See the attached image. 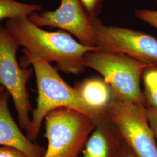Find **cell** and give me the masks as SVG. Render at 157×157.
Masks as SVG:
<instances>
[{
	"mask_svg": "<svg viewBox=\"0 0 157 157\" xmlns=\"http://www.w3.org/2000/svg\"><path fill=\"white\" fill-rule=\"evenodd\" d=\"M6 27L24 54L51 63L67 74L79 75L85 70L84 58L97 47L83 45L65 31L48 32L31 22L28 17L8 19Z\"/></svg>",
	"mask_w": 157,
	"mask_h": 157,
	"instance_id": "cell-1",
	"label": "cell"
},
{
	"mask_svg": "<svg viewBox=\"0 0 157 157\" xmlns=\"http://www.w3.org/2000/svg\"><path fill=\"white\" fill-rule=\"evenodd\" d=\"M29 65L33 67L38 91L37 106L32 111L30 124L26 130V136L29 140L33 142L36 140L46 115L56 109H72L94 120L104 112H97L89 107L74 87L63 80L57 69L50 63L24 54L20 65L26 68Z\"/></svg>",
	"mask_w": 157,
	"mask_h": 157,
	"instance_id": "cell-2",
	"label": "cell"
},
{
	"mask_svg": "<svg viewBox=\"0 0 157 157\" xmlns=\"http://www.w3.org/2000/svg\"><path fill=\"white\" fill-rule=\"evenodd\" d=\"M85 67L100 73L114 95L123 101L145 104L140 87L146 67H150L119 53L93 51L84 56Z\"/></svg>",
	"mask_w": 157,
	"mask_h": 157,
	"instance_id": "cell-3",
	"label": "cell"
},
{
	"mask_svg": "<svg viewBox=\"0 0 157 157\" xmlns=\"http://www.w3.org/2000/svg\"><path fill=\"white\" fill-rule=\"evenodd\" d=\"M44 122L48 146L44 157H80L95 128L94 119L67 108L49 112Z\"/></svg>",
	"mask_w": 157,
	"mask_h": 157,
	"instance_id": "cell-4",
	"label": "cell"
},
{
	"mask_svg": "<svg viewBox=\"0 0 157 157\" xmlns=\"http://www.w3.org/2000/svg\"><path fill=\"white\" fill-rule=\"evenodd\" d=\"M89 17L98 51L124 54L150 67L157 66L155 37L130 29L106 26L98 16Z\"/></svg>",
	"mask_w": 157,
	"mask_h": 157,
	"instance_id": "cell-5",
	"label": "cell"
},
{
	"mask_svg": "<svg viewBox=\"0 0 157 157\" xmlns=\"http://www.w3.org/2000/svg\"><path fill=\"white\" fill-rule=\"evenodd\" d=\"M19 47L6 26L0 25V85L11 95L19 127L26 130L31 122L29 115L32 111L26 83L33 71L18 63L17 52Z\"/></svg>",
	"mask_w": 157,
	"mask_h": 157,
	"instance_id": "cell-6",
	"label": "cell"
},
{
	"mask_svg": "<svg viewBox=\"0 0 157 157\" xmlns=\"http://www.w3.org/2000/svg\"><path fill=\"white\" fill-rule=\"evenodd\" d=\"M106 111L126 144L138 157H157V141L147 119L145 104L115 96Z\"/></svg>",
	"mask_w": 157,
	"mask_h": 157,
	"instance_id": "cell-7",
	"label": "cell"
},
{
	"mask_svg": "<svg viewBox=\"0 0 157 157\" xmlns=\"http://www.w3.org/2000/svg\"><path fill=\"white\" fill-rule=\"evenodd\" d=\"M28 18L40 28L61 29L76 37L83 45L96 47L90 17L80 0H61V5L56 10L34 12Z\"/></svg>",
	"mask_w": 157,
	"mask_h": 157,
	"instance_id": "cell-8",
	"label": "cell"
},
{
	"mask_svg": "<svg viewBox=\"0 0 157 157\" xmlns=\"http://www.w3.org/2000/svg\"><path fill=\"white\" fill-rule=\"evenodd\" d=\"M95 128L86 143L82 157H119L125 142L107 111L94 120Z\"/></svg>",
	"mask_w": 157,
	"mask_h": 157,
	"instance_id": "cell-9",
	"label": "cell"
},
{
	"mask_svg": "<svg viewBox=\"0 0 157 157\" xmlns=\"http://www.w3.org/2000/svg\"><path fill=\"white\" fill-rule=\"evenodd\" d=\"M10 96L6 90L0 94V146L15 148L28 157H44L45 148L29 140L12 118L8 105Z\"/></svg>",
	"mask_w": 157,
	"mask_h": 157,
	"instance_id": "cell-10",
	"label": "cell"
},
{
	"mask_svg": "<svg viewBox=\"0 0 157 157\" xmlns=\"http://www.w3.org/2000/svg\"><path fill=\"white\" fill-rule=\"evenodd\" d=\"M73 87L89 107L98 112L105 111L115 97L111 87L100 78H86Z\"/></svg>",
	"mask_w": 157,
	"mask_h": 157,
	"instance_id": "cell-11",
	"label": "cell"
},
{
	"mask_svg": "<svg viewBox=\"0 0 157 157\" xmlns=\"http://www.w3.org/2000/svg\"><path fill=\"white\" fill-rule=\"evenodd\" d=\"M42 10L39 4L22 3L16 0H0V21L6 18L29 17Z\"/></svg>",
	"mask_w": 157,
	"mask_h": 157,
	"instance_id": "cell-12",
	"label": "cell"
},
{
	"mask_svg": "<svg viewBox=\"0 0 157 157\" xmlns=\"http://www.w3.org/2000/svg\"><path fill=\"white\" fill-rule=\"evenodd\" d=\"M142 79L144 84L143 94L146 107L157 109V66L144 69Z\"/></svg>",
	"mask_w": 157,
	"mask_h": 157,
	"instance_id": "cell-13",
	"label": "cell"
},
{
	"mask_svg": "<svg viewBox=\"0 0 157 157\" xmlns=\"http://www.w3.org/2000/svg\"><path fill=\"white\" fill-rule=\"evenodd\" d=\"M135 16L157 29V10L139 9L135 11Z\"/></svg>",
	"mask_w": 157,
	"mask_h": 157,
	"instance_id": "cell-14",
	"label": "cell"
},
{
	"mask_svg": "<svg viewBox=\"0 0 157 157\" xmlns=\"http://www.w3.org/2000/svg\"><path fill=\"white\" fill-rule=\"evenodd\" d=\"M89 17L98 16L101 9V0H80Z\"/></svg>",
	"mask_w": 157,
	"mask_h": 157,
	"instance_id": "cell-15",
	"label": "cell"
},
{
	"mask_svg": "<svg viewBox=\"0 0 157 157\" xmlns=\"http://www.w3.org/2000/svg\"><path fill=\"white\" fill-rule=\"evenodd\" d=\"M146 114L149 125L157 141V109L146 107Z\"/></svg>",
	"mask_w": 157,
	"mask_h": 157,
	"instance_id": "cell-16",
	"label": "cell"
},
{
	"mask_svg": "<svg viewBox=\"0 0 157 157\" xmlns=\"http://www.w3.org/2000/svg\"><path fill=\"white\" fill-rule=\"evenodd\" d=\"M0 157H28L22 152L15 148L1 146L0 147Z\"/></svg>",
	"mask_w": 157,
	"mask_h": 157,
	"instance_id": "cell-17",
	"label": "cell"
},
{
	"mask_svg": "<svg viewBox=\"0 0 157 157\" xmlns=\"http://www.w3.org/2000/svg\"><path fill=\"white\" fill-rule=\"evenodd\" d=\"M119 157H139L133 151L131 148L125 144L124 150L122 152L121 155Z\"/></svg>",
	"mask_w": 157,
	"mask_h": 157,
	"instance_id": "cell-18",
	"label": "cell"
},
{
	"mask_svg": "<svg viewBox=\"0 0 157 157\" xmlns=\"http://www.w3.org/2000/svg\"><path fill=\"white\" fill-rule=\"evenodd\" d=\"M4 91H6V89L4 88L3 86H2L1 85H0V94L2 93V92H4Z\"/></svg>",
	"mask_w": 157,
	"mask_h": 157,
	"instance_id": "cell-19",
	"label": "cell"
},
{
	"mask_svg": "<svg viewBox=\"0 0 157 157\" xmlns=\"http://www.w3.org/2000/svg\"><path fill=\"white\" fill-rule=\"evenodd\" d=\"M155 2H156V4H157V0H155Z\"/></svg>",
	"mask_w": 157,
	"mask_h": 157,
	"instance_id": "cell-20",
	"label": "cell"
}]
</instances>
